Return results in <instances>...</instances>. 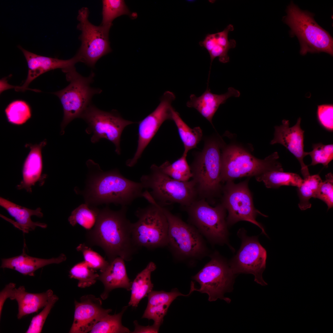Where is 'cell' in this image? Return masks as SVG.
Listing matches in <instances>:
<instances>
[{"label": "cell", "mask_w": 333, "mask_h": 333, "mask_svg": "<svg viewBox=\"0 0 333 333\" xmlns=\"http://www.w3.org/2000/svg\"><path fill=\"white\" fill-rule=\"evenodd\" d=\"M194 291L192 287H191L189 293L186 295L182 294L176 288L169 292L152 290L147 296V305L142 318L152 319L154 321V324L160 327L173 301L179 296H189Z\"/></svg>", "instance_id": "22"}, {"label": "cell", "mask_w": 333, "mask_h": 333, "mask_svg": "<svg viewBox=\"0 0 333 333\" xmlns=\"http://www.w3.org/2000/svg\"><path fill=\"white\" fill-rule=\"evenodd\" d=\"M279 158L276 152L264 159H258L241 146L235 144L225 146L224 143L221 151V182L256 176L269 171H283Z\"/></svg>", "instance_id": "5"}, {"label": "cell", "mask_w": 333, "mask_h": 333, "mask_svg": "<svg viewBox=\"0 0 333 333\" xmlns=\"http://www.w3.org/2000/svg\"><path fill=\"white\" fill-rule=\"evenodd\" d=\"M156 266L153 262H150L146 267L136 276L131 286V295L129 306L137 307L141 300L152 290L154 285L151 280L152 273Z\"/></svg>", "instance_id": "28"}, {"label": "cell", "mask_w": 333, "mask_h": 333, "mask_svg": "<svg viewBox=\"0 0 333 333\" xmlns=\"http://www.w3.org/2000/svg\"><path fill=\"white\" fill-rule=\"evenodd\" d=\"M125 260L117 257L109 261L106 269L99 274L98 280L103 284L104 289L101 294L103 300L106 299L109 293L114 289L123 288L131 290L132 282H130L127 273Z\"/></svg>", "instance_id": "24"}, {"label": "cell", "mask_w": 333, "mask_h": 333, "mask_svg": "<svg viewBox=\"0 0 333 333\" xmlns=\"http://www.w3.org/2000/svg\"><path fill=\"white\" fill-rule=\"evenodd\" d=\"M126 206L115 211L106 207L99 211L93 228L88 233L89 243L105 251L109 261L117 257L129 261L139 249L132 235V223L127 218Z\"/></svg>", "instance_id": "1"}, {"label": "cell", "mask_w": 333, "mask_h": 333, "mask_svg": "<svg viewBox=\"0 0 333 333\" xmlns=\"http://www.w3.org/2000/svg\"><path fill=\"white\" fill-rule=\"evenodd\" d=\"M237 235L241 240V244L237 253L229 263L232 272L235 275L253 274L255 282L262 286L267 285L262 277L266 268V250L260 244L257 236H247L244 229L239 230Z\"/></svg>", "instance_id": "15"}, {"label": "cell", "mask_w": 333, "mask_h": 333, "mask_svg": "<svg viewBox=\"0 0 333 333\" xmlns=\"http://www.w3.org/2000/svg\"><path fill=\"white\" fill-rule=\"evenodd\" d=\"M53 294V291L51 289L39 293L28 292L26 291L24 286H22L14 289L10 299L15 300L18 303L17 317L20 319L25 315L37 312L43 308Z\"/></svg>", "instance_id": "27"}, {"label": "cell", "mask_w": 333, "mask_h": 333, "mask_svg": "<svg viewBox=\"0 0 333 333\" xmlns=\"http://www.w3.org/2000/svg\"><path fill=\"white\" fill-rule=\"evenodd\" d=\"M157 204L168 222L167 246L175 259L193 262L209 255L204 237L195 227Z\"/></svg>", "instance_id": "6"}, {"label": "cell", "mask_w": 333, "mask_h": 333, "mask_svg": "<svg viewBox=\"0 0 333 333\" xmlns=\"http://www.w3.org/2000/svg\"><path fill=\"white\" fill-rule=\"evenodd\" d=\"M66 255L62 253L57 257L48 259L39 258L28 255L24 248L19 255L1 260V268L16 270L24 275L34 276L39 269L52 264H59L66 260Z\"/></svg>", "instance_id": "26"}, {"label": "cell", "mask_w": 333, "mask_h": 333, "mask_svg": "<svg viewBox=\"0 0 333 333\" xmlns=\"http://www.w3.org/2000/svg\"><path fill=\"white\" fill-rule=\"evenodd\" d=\"M174 94L166 91L163 94L156 109L139 123L138 147L133 157L128 160L126 165L133 167L137 162L146 146L163 122L172 120L171 104L175 99Z\"/></svg>", "instance_id": "16"}, {"label": "cell", "mask_w": 333, "mask_h": 333, "mask_svg": "<svg viewBox=\"0 0 333 333\" xmlns=\"http://www.w3.org/2000/svg\"><path fill=\"white\" fill-rule=\"evenodd\" d=\"M102 2V20L101 25L113 24L112 22L117 17L124 14L131 16L124 0H103Z\"/></svg>", "instance_id": "37"}, {"label": "cell", "mask_w": 333, "mask_h": 333, "mask_svg": "<svg viewBox=\"0 0 333 333\" xmlns=\"http://www.w3.org/2000/svg\"><path fill=\"white\" fill-rule=\"evenodd\" d=\"M209 256L210 261L192 277L200 285L199 288H195V291L207 294L210 301L220 299L229 303L231 299L224 295L232 290L235 274L229 263L218 252H215Z\"/></svg>", "instance_id": "11"}, {"label": "cell", "mask_w": 333, "mask_h": 333, "mask_svg": "<svg viewBox=\"0 0 333 333\" xmlns=\"http://www.w3.org/2000/svg\"><path fill=\"white\" fill-rule=\"evenodd\" d=\"M143 197L150 203L135 212L137 221L132 223V235L135 245L139 249H150L167 246L168 224L167 218L148 191Z\"/></svg>", "instance_id": "7"}, {"label": "cell", "mask_w": 333, "mask_h": 333, "mask_svg": "<svg viewBox=\"0 0 333 333\" xmlns=\"http://www.w3.org/2000/svg\"><path fill=\"white\" fill-rule=\"evenodd\" d=\"M247 179L237 184L232 181H227L222 187L221 204L228 212L226 221L228 225L240 221H246L257 226L263 233L266 235L262 225L256 220L261 213L254 207L252 194L248 186Z\"/></svg>", "instance_id": "13"}, {"label": "cell", "mask_w": 333, "mask_h": 333, "mask_svg": "<svg viewBox=\"0 0 333 333\" xmlns=\"http://www.w3.org/2000/svg\"><path fill=\"white\" fill-rule=\"evenodd\" d=\"M312 147L313 150L308 152L312 160L310 165L322 164L327 167L333 159V145H323L319 143L313 144Z\"/></svg>", "instance_id": "38"}, {"label": "cell", "mask_w": 333, "mask_h": 333, "mask_svg": "<svg viewBox=\"0 0 333 333\" xmlns=\"http://www.w3.org/2000/svg\"><path fill=\"white\" fill-rule=\"evenodd\" d=\"M76 249L82 253L84 261L88 266L95 270H99L101 273L109 264V261L106 260L98 253L84 244L80 245Z\"/></svg>", "instance_id": "39"}, {"label": "cell", "mask_w": 333, "mask_h": 333, "mask_svg": "<svg viewBox=\"0 0 333 333\" xmlns=\"http://www.w3.org/2000/svg\"><path fill=\"white\" fill-rule=\"evenodd\" d=\"M187 156L183 154L172 163L166 161L158 166V168L162 172L174 179L181 181H189L192 174L186 159Z\"/></svg>", "instance_id": "32"}, {"label": "cell", "mask_w": 333, "mask_h": 333, "mask_svg": "<svg viewBox=\"0 0 333 333\" xmlns=\"http://www.w3.org/2000/svg\"><path fill=\"white\" fill-rule=\"evenodd\" d=\"M127 306L123 308L121 311L117 314H107L98 322L89 333H130L129 329L123 326L121 323L123 314Z\"/></svg>", "instance_id": "33"}, {"label": "cell", "mask_w": 333, "mask_h": 333, "mask_svg": "<svg viewBox=\"0 0 333 333\" xmlns=\"http://www.w3.org/2000/svg\"><path fill=\"white\" fill-rule=\"evenodd\" d=\"M47 144L45 139L39 144H27L30 151L24 162L23 170V179L16 186L18 190L25 189L28 192H32V187L38 182L43 179L42 176L43 169L42 149Z\"/></svg>", "instance_id": "20"}, {"label": "cell", "mask_w": 333, "mask_h": 333, "mask_svg": "<svg viewBox=\"0 0 333 333\" xmlns=\"http://www.w3.org/2000/svg\"><path fill=\"white\" fill-rule=\"evenodd\" d=\"M16 284L10 283L6 285L0 293V318L1 319L4 303L7 298H10L13 290L15 288Z\"/></svg>", "instance_id": "43"}, {"label": "cell", "mask_w": 333, "mask_h": 333, "mask_svg": "<svg viewBox=\"0 0 333 333\" xmlns=\"http://www.w3.org/2000/svg\"><path fill=\"white\" fill-rule=\"evenodd\" d=\"M140 182L144 189L150 190L149 192L152 197L162 207L177 203L184 208L199 198L192 179L187 181L174 179L162 172L155 164L151 166L149 174L142 176Z\"/></svg>", "instance_id": "8"}, {"label": "cell", "mask_w": 333, "mask_h": 333, "mask_svg": "<svg viewBox=\"0 0 333 333\" xmlns=\"http://www.w3.org/2000/svg\"><path fill=\"white\" fill-rule=\"evenodd\" d=\"M224 144L219 138L207 139L202 150L196 156L190 166L199 198L210 201L222 192L221 151Z\"/></svg>", "instance_id": "2"}, {"label": "cell", "mask_w": 333, "mask_h": 333, "mask_svg": "<svg viewBox=\"0 0 333 333\" xmlns=\"http://www.w3.org/2000/svg\"><path fill=\"white\" fill-rule=\"evenodd\" d=\"M325 180L321 183L314 198L319 199L327 205L329 210L333 207V175L331 173L325 176Z\"/></svg>", "instance_id": "41"}, {"label": "cell", "mask_w": 333, "mask_h": 333, "mask_svg": "<svg viewBox=\"0 0 333 333\" xmlns=\"http://www.w3.org/2000/svg\"><path fill=\"white\" fill-rule=\"evenodd\" d=\"M322 180L318 175H310L303 179L301 185L298 187V193L299 199L298 206L301 210H305L311 207L310 200L314 198Z\"/></svg>", "instance_id": "31"}, {"label": "cell", "mask_w": 333, "mask_h": 333, "mask_svg": "<svg viewBox=\"0 0 333 333\" xmlns=\"http://www.w3.org/2000/svg\"><path fill=\"white\" fill-rule=\"evenodd\" d=\"M283 21L290 28V36H296L300 43V53L324 52L333 55V39L315 20L314 14L301 10L293 2L287 6Z\"/></svg>", "instance_id": "4"}, {"label": "cell", "mask_w": 333, "mask_h": 333, "mask_svg": "<svg viewBox=\"0 0 333 333\" xmlns=\"http://www.w3.org/2000/svg\"><path fill=\"white\" fill-rule=\"evenodd\" d=\"M99 212L97 209L90 208L88 204H82L72 211L68 221L73 226L78 224L90 230L96 224Z\"/></svg>", "instance_id": "34"}, {"label": "cell", "mask_w": 333, "mask_h": 333, "mask_svg": "<svg viewBox=\"0 0 333 333\" xmlns=\"http://www.w3.org/2000/svg\"><path fill=\"white\" fill-rule=\"evenodd\" d=\"M27 61L28 72L27 79L21 86H15L16 91H24L29 84L35 79L42 74L56 69H61L65 73L75 68V64L82 62L80 57L76 54L73 58L67 60L43 56L30 52L18 46Z\"/></svg>", "instance_id": "18"}, {"label": "cell", "mask_w": 333, "mask_h": 333, "mask_svg": "<svg viewBox=\"0 0 333 333\" xmlns=\"http://www.w3.org/2000/svg\"><path fill=\"white\" fill-rule=\"evenodd\" d=\"M0 205L7 211L15 219L16 221L1 214L0 216L11 223L15 227L22 231L24 233H27L30 231L34 230L38 227L43 228H46L47 227V225L45 223L39 222H34L31 219V216H33L39 218L43 217V214L40 208L35 210L30 209L18 205L2 197L0 198Z\"/></svg>", "instance_id": "23"}, {"label": "cell", "mask_w": 333, "mask_h": 333, "mask_svg": "<svg viewBox=\"0 0 333 333\" xmlns=\"http://www.w3.org/2000/svg\"><path fill=\"white\" fill-rule=\"evenodd\" d=\"M5 113L8 122L17 125L24 124L31 116L30 106L22 100L14 101L10 103L5 109Z\"/></svg>", "instance_id": "35"}, {"label": "cell", "mask_w": 333, "mask_h": 333, "mask_svg": "<svg viewBox=\"0 0 333 333\" xmlns=\"http://www.w3.org/2000/svg\"><path fill=\"white\" fill-rule=\"evenodd\" d=\"M59 299L58 297L53 294L49 299L43 310L32 319L26 333H40L42 331L46 319L51 309Z\"/></svg>", "instance_id": "40"}, {"label": "cell", "mask_w": 333, "mask_h": 333, "mask_svg": "<svg viewBox=\"0 0 333 333\" xmlns=\"http://www.w3.org/2000/svg\"><path fill=\"white\" fill-rule=\"evenodd\" d=\"M234 29L233 25L229 24L221 31L207 34L204 39L199 42L200 45L205 48L210 55L211 62L208 78L212 63L215 58L218 57L219 61L223 63L229 61L228 51L236 47V42L234 39H228V34Z\"/></svg>", "instance_id": "25"}, {"label": "cell", "mask_w": 333, "mask_h": 333, "mask_svg": "<svg viewBox=\"0 0 333 333\" xmlns=\"http://www.w3.org/2000/svg\"><path fill=\"white\" fill-rule=\"evenodd\" d=\"M66 79L70 82L66 87L53 93L59 98L62 104L64 116L61 124V135L64 133L66 126L72 121L80 118L91 104L93 96L101 93L102 90L91 87L95 76L92 72L90 75L84 77L78 73L75 68L65 73Z\"/></svg>", "instance_id": "9"}, {"label": "cell", "mask_w": 333, "mask_h": 333, "mask_svg": "<svg viewBox=\"0 0 333 333\" xmlns=\"http://www.w3.org/2000/svg\"><path fill=\"white\" fill-rule=\"evenodd\" d=\"M135 326V329L132 333H158L159 327L153 324L151 326H143L139 325L137 321L134 322Z\"/></svg>", "instance_id": "44"}, {"label": "cell", "mask_w": 333, "mask_h": 333, "mask_svg": "<svg viewBox=\"0 0 333 333\" xmlns=\"http://www.w3.org/2000/svg\"><path fill=\"white\" fill-rule=\"evenodd\" d=\"M89 10L87 7L80 9L77 19V28L81 32V45L77 54L82 62L93 67L98 60L111 52L109 34L113 24L94 25L88 20Z\"/></svg>", "instance_id": "12"}, {"label": "cell", "mask_w": 333, "mask_h": 333, "mask_svg": "<svg viewBox=\"0 0 333 333\" xmlns=\"http://www.w3.org/2000/svg\"><path fill=\"white\" fill-rule=\"evenodd\" d=\"M172 120L175 124L180 138L183 143L184 151L183 154L187 155L188 152L196 147L201 140L202 131L201 128L196 127H190L181 117L179 113L173 108L172 110Z\"/></svg>", "instance_id": "29"}, {"label": "cell", "mask_w": 333, "mask_h": 333, "mask_svg": "<svg viewBox=\"0 0 333 333\" xmlns=\"http://www.w3.org/2000/svg\"><path fill=\"white\" fill-rule=\"evenodd\" d=\"M258 182H263L268 188H278L282 186L298 187L303 179L298 174L283 171H273L255 176Z\"/></svg>", "instance_id": "30"}, {"label": "cell", "mask_w": 333, "mask_h": 333, "mask_svg": "<svg viewBox=\"0 0 333 333\" xmlns=\"http://www.w3.org/2000/svg\"><path fill=\"white\" fill-rule=\"evenodd\" d=\"M81 118L87 123L85 131L93 134L91 141L92 143L105 138L115 146L116 153L121 154V137L124 128L133 122L123 119L116 110L107 112L98 109L91 104L84 111Z\"/></svg>", "instance_id": "14"}, {"label": "cell", "mask_w": 333, "mask_h": 333, "mask_svg": "<svg viewBox=\"0 0 333 333\" xmlns=\"http://www.w3.org/2000/svg\"><path fill=\"white\" fill-rule=\"evenodd\" d=\"M101 170L100 168L99 173L92 176L90 181L88 203H113L127 206L143 197L144 188L140 182L126 178L117 170Z\"/></svg>", "instance_id": "3"}, {"label": "cell", "mask_w": 333, "mask_h": 333, "mask_svg": "<svg viewBox=\"0 0 333 333\" xmlns=\"http://www.w3.org/2000/svg\"><path fill=\"white\" fill-rule=\"evenodd\" d=\"M189 223L212 244H228L226 209L221 203L211 206L205 199L198 198L184 208Z\"/></svg>", "instance_id": "10"}, {"label": "cell", "mask_w": 333, "mask_h": 333, "mask_svg": "<svg viewBox=\"0 0 333 333\" xmlns=\"http://www.w3.org/2000/svg\"><path fill=\"white\" fill-rule=\"evenodd\" d=\"M74 319L70 333L89 332L95 325L112 311L105 309L100 298L92 294L84 295L80 301H75Z\"/></svg>", "instance_id": "17"}, {"label": "cell", "mask_w": 333, "mask_h": 333, "mask_svg": "<svg viewBox=\"0 0 333 333\" xmlns=\"http://www.w3.org/2000/svg\"><path fill=\"white\" fill-rule=\"evenodd\" d=\"M208 86L199 97H197L195 94H191L186 105L188 107L196 109L213 125V117L220 105L224 103L231 97H239L240 93L238 90L230 87L226 93L216 94L212 93Z\"/></svg>", "instance_id": "21"}, {"label": "cell", "mask_w": 333, "mask_h": 333, "mask_svg": "<svg viewBox=\"0 0 333 333\" xmlns=\"http://www.w3.org/2000/svg\"><path fill=\"white\" fill-rule=\"evenodd\" d=\"M69 276L71 278L78 281V287L84 288L94 284L98 280L99 274L84 261L76 264L71 269Z\"/></svg>", "instance_id": "36"}, {"label": "cell", "mask_w": 333, "mask_h": 333, "mask_svg": "<svg viewBox=\"0 0 333 333\" xmlns=\"http://www.w3.org/2000/svg\"><path fill=\"white\" fill-rule=\"evenodd\" d=\"M301 117L298 118L296 123L290 127L289 120H283L281 125L275 126L274 138L270 144H282L294 155L300 164L301 173L304 179L310 174L308 166L303 161L304 158L309 154L304 150V131L301 127Z\"/></svg>", "instance_id": "19"}, {"label": "cell", "mask_w": 333, "mask_h": 333, "mask_svg": "<svg viewBox=\"0 0 333 333\" xmlns=\"http://www.w3.org/2000/svg\"><path fill=\"white\" fill-rule=\"evenodd\" d=\"M317 117L320 124L326 129L333 130V105L323 104L317 106Z\"/></svg>", "instance_id": "42"}]
</instances>
